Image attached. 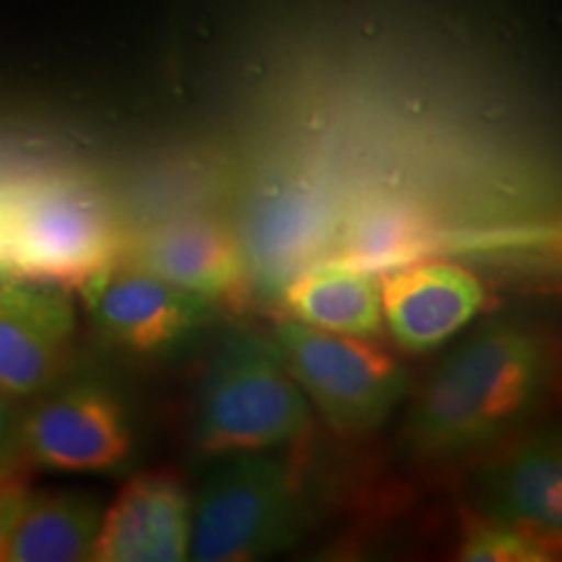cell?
Here are the masks:
<instances>
[{
  "label": "cell",
  "instance_id": "obj_1",
  "mask_svg": "<svg viewBox=\"0 0 562 562\" xmlns=\"http://www.w3.org/2000/svg\"><path fill=\"white\" fill-rule=\"evenodd\" d=\"M544 347L495 323L448 355L412 406L406 435L422 456H456L497 440L542 389Z\"/></svg>",
  "mask_w": 562,
  "mask_h": 562
},
{
  "label": "cell",
  "instance_id": "obj_2",
  "mask_svg": "<svg viewBox=\"0 0 562 562\" xmlns=\"http://www.w3.org/2000/svg\"><path fill=\"white\" fill-rule=\"evenodd\" d=\"M313 409L273 336H229L209 362L193 438L206 456L271 451L311 430Z\"/></svg>",
  "mask_w": 562,
  "mask_h": 562
},
{
  "label": "cell",
  "instance_id": "obj_3",
  "mask_svg": "<svg viewBox=\"0 0 562 562\" xmlns=\"http://www.w3.org/2000/svg\"><path fill=\"white\" fill-rule=\"evenodd\" d=\"M3 211L11 277L79 290L125 250L110 201L83 180L3 182Z\"/></svg>",
  "mask_w": 562,
  "mask_h": 562
},
{
  "label": "cell",
  "instance_id": "obj_4",
  "mask_svg": "<svg viewBox=\"0 0 562 562\" xmlns=\"http://www.w3.org/2000/svg\"><path fill=\"white\" fill-rule=\"evenodd\" d=\"M302 516V484L290 459L269 451L220 456L193 501L191 560L269 558L297 542Z\"/></svg>",
  "mask_w": 562,
  "mask_h": 562
},
{
  "label": "cell",
  "instance_id": "obj_5",
  "mask_svg": "<svg viewBox=\"0 0 562 562\" xmlns=\"http://www.w3.org/2000/svg\"><path fill=\"white\" fill-rule=\"evenodd\" d=\"M273 339L294 381L328 425L344 432L378 427L404 398L409 372L362 336L331 334L302 321H281Z\"/></svg>",
  "mask_w": 562,
  "mask_h": 562
},
{
  "label": "cell",
  "instance_id": "obj_6",
  "mask_svg": "<svg viewBox=\"0 0 562 562\" xmlns=\"http://www.w3.org/2000/svg\"><path fill=\"white\" fill-rule=\"evenodd\" d=\"M30 412H19V461L63 474H110L133 453L121 398L97 381L55 383Z\"/></svg>",
  "mask_w": 562,
  "mask_h": 562
},
{
  "label": "cell",
  "instance_id": "obj_7",
  "mask_svg": "<svg viewBox=\"0 0 562 562\" xmlns=\"http://www.w3.org/2000/svg\"><path fill=\"white\" fill-rule=\"evenodd\" d=\"M336 224L331 203L313 182L281 178L263 186L235 232L248 284L281 294L297 273L331 252Z\"/></svg>",
  "mask_w": 562,
  "mask_h": 562
},
{
  "label": "cell",
  "instance_id": "obj_8",
  "mask_svg": "<svg viewBox=\"0 0 562 562\" xmlns=\"http://www.w3.org/2000/svg\"><path fill=\"white\" fill-rule=\"evenodd\" d=\"M76 292L91 326L104 339L133 351H154L182 339L209 318L214 305L201 294L161 279L125 252Z\"/></svg>",
  "mask_w": 562,
  "mask_h": 562
},
{
  "label": "cell",
  "instance_id": "obj_9",
  "mask_svg": "<svg viewBox=\"0 0 562 562\" xmlns=\"http://www.w3.org/2000/svg\"><path fill=\"white\" fill-rule=\"evenodd\" d=\"M76 336L70 290L0 273V391L34 398L60 381Z\"/></svg>",
  "mask_w": 562,
  "mask_h": 562
},
{
  "label": "cell",
  "instance_id": "obj_10",
  "mask_svg": "<svg viewBox=\"0 0 562 562\" xmlns=\"http://www.w3.org/2000/svg\"><path fill=\"white\" fill-rule=\"evenodd\" d=\"M383 323L398 347L414 355L438 349L482 313V281L459 263L422 261L378 277Z\"/></svg>",
  "mask_w": 562,
  "mask_h": 562
},
{
  "label": "cell",
  "instance_id": "obj_11",
  "mask_svg": "<svg viewBox=\"0 0 562 562\" xmlns=\"http://www.w3.org/2000/svg\"><path fill=\"white\" fill-rule=\"evenodd\" d=\"M193 501L178 476L136 474L104 508L91 558L94 562L191 560Z\"/></svg>",
  "mask_w": 562,
  "mask_h": 562
},
{
  "label": "cell",
  "instance_id": "obj_12",
  "mask_svg": "<svg viewBox=\"0 0 562 562\" xmlns=\"http://www.w3.org/2000/svg\"><path fill=\"white\" fill-rule=\"evenodd\" d=\"M125 256L182 290L211 302L237 297L248 284V269L237 235L203 216L170 220L125 240Z\"/></svg>",
  "mask_w": 562,
  "mask_h": 562
},
{
  "label": "cell",
  "instance_id": "obj_13",
  "mask_svg": "<svg viewBox=\"0 0 562 562\" xmlns=\"http://www.w3.org/2000/svg\"><path fill=\"white\" fill-rule=\"evenodd\" d=\"M484 518L529 531L558 547L562 531V453L554 435L518 442L482 472Z\"/></svg>",
  "mask_w": 562,
  "mask_h": 562
},
{
  "label": "cell",
  "instance_id": "obj_14",
  "mask_svg": "<svg viewBox=\"0 0 562 562\" xmlns=\"http://www.w3.org/2000/svg\"><path fill=\"white\" fill-rule=\"evenodd\" d=\"M104 505L91 492H21L0 562H81L91 558Z\"/></svg>",
  "mask_w": 562,
  "mask_h": 562
},
{
  "label": "cell",
  "instance_id": "obj_15",
  "mask_svg": "<svg viewBox=\"0 0 562 562\" xmlns=\"http://www.w3.org/2000/svg\"><path fill=\"white\" fill-rule=\"evenodd\" d=\"M435 245L432 220L406 199H368L357 203L334 232L331 256L381 277L422 261Z\"/></svg>",
  "mask_w": 562,
  "mask_h": 562
},
{
  "label": "cell",
  "instance_id": "obj_16",
  "mask_svg": "<svg viewBox=\"0 0 562 562\" xmlns=\"http://www.w3.org/2000/svg\"><path fill=\"white\" fill-rule=\"evenodd\" d=\"M294 321L321 331L347 336H378L383 331L378 277L341 258L315 261L281 290Z\"/></svg>",
  "mask_w": 562,
  "mask_h": 562
},
{
  "label": "cell",
  "instance_id": "obj_17",
  "mask_svg": "<svg viewBox=\"0 0 562 562\" xmlns=\"http://www.w3.org/2000/svg\"><path fill=\"white\" fill-rule=\"evenodd\" d=\"M554 547L516 526L482 518L463 533L459 560L463 562H547Z\"/></svg>",
  "mask_w": 562,
  "mask_h": 562
},
{
  "label": "cell",
  "instance_id": "obj_18",
  "mask_svg": "<svg viewBox=\"0 0 562 562\" xmlns=\"http://www.w3.org/2000/svg\"><path fill=\"white\" fill-rule=\"evenodd\" d=\"M16 425H19V409L16 398L9 393L0 391V480L11 476L19 461L16 448Z\"/></svg>",
  "mask_w": 562,
  "mask_h": 562
},
{
  "label": "cell",
  "instance_id": "obj_19",
  "mask_svg": "<svg viewBox=\"0 0 562 562\" xmlns=\"http://www.w3.org/2000/svg\"><path fill=\"white\" fill-rule=\"evenodd\" d=\"M21 492H24V487H19L16 482H11V476L0 480V552H3L5 529H9V521L13 516V508H16Z\"/></svg>",
  "mask_w": 562,
  "mask_h": 562
},
{
  "label": "cell",
  "instance_id": "obj_20",
  "mask_svg": "<svg viewBox=\"0 0 562 562\" xmlns=\"http://www.w3.org/2000/svg\"><path fill=\"white\" fill-rule=\"evenodd\" d=\"M0 273H9V252H5V211H3V182H0Z\"/></svg>",
  "mask_w": 562,
  "mask_h": 562
}]
</instances>
